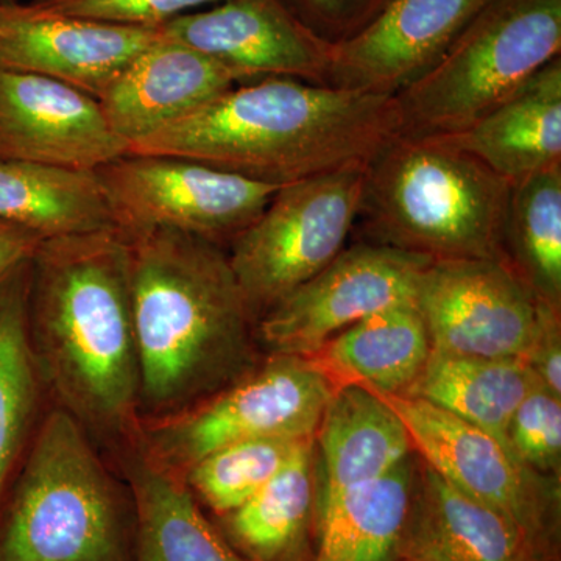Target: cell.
Masks as SVG:
<instances>
[{"mask_svg": "<svg viewBox=\"0 0 561 561\" xmlns=\"http://www.w3.org/2000/svg\"><path fill=\"white\" fill-rule=\"evenodd\" d=\"M27 335L55 408L110 461L139 431V360L125 239L101 230L44 239L32 256Z\"/></svg>", "mask_w": 561, "mask_h": 561, "instance_id": "obj_1", "label": "cell"}, {"mask_svg": "<svg viewBox=\"0 0 561 561\" xmlns=\"http://www.w3.org/2000/svg\"><path fill=\"white\" fill-rule=\"evenodd\" d=\"M122 238L138 346L140 423L194 408L257 367V320L227 249L173 230Z\"/></svg>", "mask_w": 561, "mask_h": 561, "instance_id": "obj_2", "label": "cell"}, {"mask_svg": "<svg viewBox=\"0 0 561 561\" xmlns=\"http://www.w3.org/2000/svg\"><path fill=\"white\" fill-rule=\"evenodd\" d=\"M400 133L394 98L271 77L232 88L128 153L187 158L280 187L368 164Z\"/></svg>", "mask_w": 561, "mask_h": 561, "instance_id": "obj_3", "label": "cell"}, {"mask_svg": "<svg viewBox=\"0 0 561 561\" xmlns=\"http://www.w3.org/2000/svg\"><path fill=\"white\" fill-rule=\"evenodd\" d=\"M136 531L128 483L49 404L0 522V561H135Z\"/></svg>", "mask_w": 561, "mask_h": 561, "instance_id": "obj_4", "label": "cell"}, {"mask_svg": "<svg viewBox=\"0 0 561 561\" xmlns=\"http://www.w3.org/2000/svg\"><path fill=\"white\" fill-rule=\"evenodd\" d=\"M511 187L446 136L400 133L365 168L357 217L375 243L434 261L504 260Z\"/></svg>", "mask_w": 561, "mask_h": 561, "instance_id": "obj_5", "label": "cell"}, {"mask_svg": "<svg viewBox=\"0 0 561 561\" xmlns=\"http://www.w3.org/2000/svg\"><path fill=\"white\" fill-rule=\"evenodd\" d=\"M561 54V0H489L423 79L394 95L402 135L463 131Z\"/></svg>", "mask_w": 561, "mask_h": 561, "instance_id": "obj_6", "label": "cell"}, {"mask_svg": "<svg viewBox=\"0 0 561 561\" xmlns=\"http://www.w3.org/2000/svg\"><path fill=\"white\" fill-rule=\"evenodd\" d=\"M334 390L311 357L268 354L264 364L194 408L142 421L136 443L154 465L183 478L192 465L232 443L316 437Z\"/></svg>", "mask_w": 561, "mask_h": 561, "instance_id": "obj_7", "label": "cell"}, {"mask_svg": "<svg viewBox=\"0 0 561 561\" xmlns=\"http://www.w3.org/2000/svg\"><path fill=\"white\" fill-rule=\"evenodd\" d=\"M367 164L280 186L231 243L228 257L254 319L327 268L345 250L359 214Z\"/></svg>", "mask_w": 561, "mask_h": 561, "instance_id": "obj_8", "label": "cell"}, {"mask_svg": "<svg viewBox=\"0 0 561 561\" xmlns=\"http://www.w3.org/2000/svg\"><path fill=\"white\" fill-rule=\"evenodd\" d=\"M121 234L173 230L230 249L278 186L164 154H125L95 171Z\"/></svg>", "mask_w": 561, "mask_h": 561, "instance_id": "obj_9", "label": "cell"}, {"mask_svg": "<svg viewBox=\"0 0 561 561\" xmlns=\"http://www.w3.org/2000/svg\"><path fill=\"white\" fill-rule=\"evenodd\" d=\"M378 394L404 423L423 463L512 519L546 559L560 560L559 483L526 467L507 443L453 413L419 398Z\"/></svg>", "mask_w": 561, "mask_h": 561, "instance_id": "obj_10", "label": "cell"}, {"mask_svg": "<svg viewBox=\"0 0 561 561\" xmlns=\"http://www.w3.org/2000/svg\"><path fill=\"white\" fill-rule=\"evenodd\" d=\"M432 261L382 243L345 249L257 320V342L268 354L311 357L365 317L415 301L421 273Z\"/></svg>", "mask_w": 561, "mask_h": 561, "instance_id": "obj_11", "label": "cell"}, {"mask_svg": "<svg viewBox=\"0 0 561 561\" xmlns=\"http://www.w3.org/2000/svg\"><path fill=\"white\" fill-rule=\"evenodd\" d=\"M415 305L432 348L522 360L551 306L504 260L432 261L421 273Z\"/></svg>", "mask_w": 561, "mask_h": 561, "instance_id": "obj_12", "label": "cell"}, {"mask_svg": "<svg viewBox=\"0 0 561 561\" xmlns=\"http://www.w3.org/2000/svg\"><path fill=\"white\" fill-rule=\"evenodd\" d=\"M128 154L99 99L62 81L0 69V161L95 172Z\"/></svg>", "mask_w": 561, "mask_h": 561, "instance_id": "obj_13", "label": "cell"}, {"mask_svg": "<svg viewBox=\"0 0 561 561\" xmlns=\"http://www.w3.org/2000/svg\"><path fill=\"white\" fill-rule=\"evenodd\" d=\"M162 35L202 51L236 84L286 77L327 87L332 46L283 0H225L161 25Z\"/></svg>", "mask_w": 561, "mask_h": 561, "instance_id": "obj_14", "label": "cell"}, {"mask_svg": "<svg viewBox=\"0 0 561 561\" xmlns=\"http://www.w3.org/2000/svg\"><path fill=\"white\" fill-rule=\"evenodd\" d=\"M489 0H387L353 38L332 46L327 87L394 95L448 54Z\"/></svg>", "mask_w": 561, "mask_h": 561, "instance_id": "obj_15", "label": "cell"}, {"mask_svg": "<svg viewBox=\"0 0 561 561\" xmlns=\"http://www.w3.org/2000/svg\"><path fill=\"white\" fill-rule=\"evenodd\" d=\"M161 27H130L0 2V69L35 73L101 99Z\"/></svg>", "mask_w": 561, "mask_h": 561, "instance_id": "obj_16", "label": "cell"}, {"mask_svg": "<svg viewBox=\"0 0 561 561\" xmlns=\"http://www.w3.org/2000/svg\"><path fill=\"white\" fill-rule=\"evenodd\" d=\"M234 87L219 62L162 35L122 70L99 102L111 128L130 147Z\"/></svg>", "mask_w": 561, "mask_h": 561, "instance_id": "obj_17", "label": "cell"}, {"mask_svg": "<svg viewBox=\"0 0 561 561\" xmlns=\"http://www.w3.org/2000/svg\"><path fill=\"white\" fill-rule=\"evenodd\" d=\"M401 559L548 561L512 519L461 493L426 463L416 471Z\"/></svg>", "mask_w": 561, "mask_h": 561, "instance_id": "obj_18", "label": "cell"}, {"mask_svg": "<svg viewBox=\"0 0 561 561\" xmlns=\"http://www.w3.org/2000/svg\"><path fill=\"white\" fill-rule=\"evenodd\" d=\"M446 138L511 183L561 165V57L481 119Z\"/></svg>", "mask_w": 561, "mask_h": 561, "instance_id": "obj_19", "label": "cell"}, {"mask_svg": "<svg viewBox=\"0 0 561 561\" xmlns=\"http://www.w3.org/2000/svg\"><path fill=\"white\" fill-rule=\"evenodd\" d=\"M111 463L135 500V561H250L221 535L183 479L154 465L138 443Z\"/></svg>", "mask_w": 561, "mask_h": 561, "instance_id": "obj_20", "label": "cell"}, {"mask_svg": "<svg viewBox=\"0 0 561 561\" xmlns=\"http://www.w3.org/2000/svg\"><path fill=\"white\" fill-rule=\"evenodd\" d=\"M321 457L317 502L375 481L412 459L413 446L398 413L367 387H335L316 437Z\"/></svg>", "mask_w": 561, "mask_h": 561, "instance_id": "obj_21", "label": "cell"}, {"mask_svg": "<svg viewBox=\"0 0 561 561\" xmlns=\"http://www.w3.org/2000/svg\"><path fill=\"white\" fill-rule=\"evenodd\" d=\"M31 261L0 278V522L50 404L27 335Z\"/></svg>", "mask_w": 561, "mask_h": 561, "instance_id": "obj_22", "label": "cell"}, {"mask_svg": "<svg viewBox=\"0 0 561 561\" xmlns=\"http://www.w3.org/2000/svg\"><path fill=\"white\" fill-rule=\"evenodd\" d=\"M415 301L400 302L351 324L311 359L335 387L356 383L378 393L404 394L431 354Z\"/></svg>", "mask_w": 561, "mask_h": 561, "instance_id": "obj_23", "label": "cell"}, {"mask_svg": "<svg viewBox=\"0 0 561 561\" xmlns=\"http://www.w3.org/2000/svg\"><path fill=\"white\" fill-rule=\"evenodd\" d=\"M309 442L245 504L213 518L232 548L250 561H312L317 481Z\"/></svg>", "mask_w": 561, "mask_h": 561, "instance_id": "obj_24", "label": "cell"}, {"mask_svg": "<svg viewBox=\"0 0 561 561\" xmlns=\"http://www.w3.org/2000/svg\"><path fill=\"white\" fill-rule=\"evenodd\" d=\"M416 467L397 470L317 502L312 561H400Z\"/></svg>", "mask_w": 561, "mask_h": 561, "instance_id": "obj_25", "label": "cell"}, {"mask_svg": "<svg viewBox=\"0 0 561 561\" xmlns=\"http://www.w3.org/2000/svg\"><path fill=\"white\" fill-rule=\"evenodd\" d=\"M538 383L526 360L432 348L404 394L453 413L508 445L513 413Z\"/></svg>", "mask_w": 561, "mask_h": 561, "instance_id": "obj_26", "label": "cell"}, {"mask_svg": "<svg viewBox=\"0 0 561 561\" xmlns=\"http://www.w3.org/2000/svg\"><path fill=\"white\" fill-rule=\"evenodd\" d=\"M0 220L44 239L113 228L94 172L18 161H0Z\"/></svg>", "mask_w": 561, "mask_h": 561, "instance_id": "obj_27", "label": "cell"}, {"mask_svg": "<svg viewBox=\"0 0 561 561\" xmlns=\"http://www.w3.org/2000/svg\"><path fill=\"white\" fill-rule=\"evenodd\" d=\"M502 253L538 298L560 309L561 165L512 183Z\"/></svg>", "mask_w": 561, "mask_h": 561, "instance_id": "obj_28", "label": "cell"}, {"mask_svg": "<svg viewBox=\"0 0 561 561\" xmlns=\"http://www.w3.org/2000/svg\"><path fill=\"white\" fill-rule=\"evenodd\" d=\"M312 440L232 443L192 465L181 479L203 511L217 518L245 504Z\"/></svg>", "mask_w": 561, "mask_h": 561, "instance_id": "obj_29", "label": "cell"}, {"mask_svg": "<svg viewBox=\"0 0 561 561\" xmlns=\"http://www.w3.org/2000/svg\"><path fill=\"white\" fill-rule=\"evenodd\" d=\"M515 456L530 470L559 471L561 457V398L538 383L513 413L507 432Z\"/></svg>", "mask_w": 561, "mask_h": 561, "instance_id": "obj_30", "label": "cell"}, {"mask_svg": "<svg viewBox=\"0 0 561 561\" xmlns=\"http://www.w3.org/2000/svg\"><path fill=\"white\" fill-rule=\"evenodd\" d=\"M221 2L225 0H31L39 9L130 27H161L181 14Z\"/></svg>", "mask_w": 561, "mask_h": 561, "instance_id": "obj_31", "label": "cell"}, {"mask_svg": "<svg viewBox=\"0 0 561 561\" xmlns=\"http://www.w3.org/2000/svg\"><path fill=\"white\" fill-rule=\"evenodd\" d=\"M324 43L337 46L375 20L387 0H283Z\"/></svg>", "mask_w": 561, "mask_h": 561, "instance_id": "obj_32", "label": "cell"}, {"mask_svg": "<svg viewBox=\"0 0 561 561\" xmlns=\"http://www.w3.org/2000/svg\"><path fill=\"white\" fill-rule=\"evenodd\" d=\"M527 364L545 389L561 398L560 309L549 306L527 357Z\"/></svg>", "mask_w": 561, "mask_h": 561, "instance_id": "obj_33", "label": "cell"}, {"mask_svg": "<svg viewBox=\"0 0 561 561\" xmlns=\"http://www.w3.org/2000/svg\"><path fill=\"white\" fill-rule=\"evenodd\" d=\"M43 241L35 231L0 220V278L21 262L31 260Z\"/></svg>", "mask_w": 561, "mask_h": 561, "instance_id": "obj_34", "label": "cell"}, {"mask_svg": "<svg viewBox=\"0 0 561 561\" xmlns=\"http://www.w3.org/2000/svg\"><path fill=\"white\" fill-rule=\"evenodd\" d=\"M0 2H2V3H14V2H20V0H0Z\"/></svg>", "mask_w": 561, "mask_h": 561, "instance_id": "obj_35", "label": "cell"}, {"mask_svg": "<svg viewBox=\"0 0 561 561\" xmlns=\"http://www.w3.org/2000/svg\"><path fill=\"white\" fill-rule=\"evenodd\" d=\"M400 561H419V560L401 559Z\"/></svg>", "mask_w": 561, "mask_h": 561, "instance_id": "obj_36", "label": "cell"}, {"mask_svg": "<svg viewBox=\"0 0 561 561\" xmlns=\"http://www.w3.org/2000/svg\"><path fill=\"white\" fill-rule=\"evenodd\" d=\"M548 561H560V560H548Z\"/></svg>", "mask_w": 561, "mask_h": 561, "instance_id": "obj_37", "label": "cell"}]
</instances>
